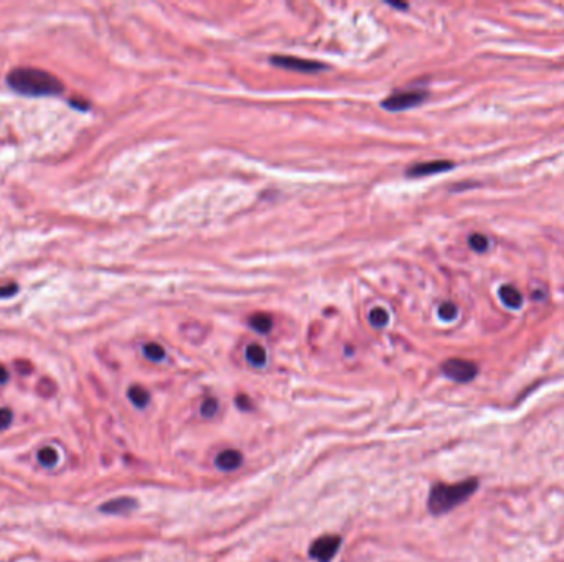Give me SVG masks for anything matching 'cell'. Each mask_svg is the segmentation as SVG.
Returning a JSON list of instances; mask_svg holds the SVG:
<instances>
[{"mask_svg": "<svg viewBox=\"0 0 564 562\" xmlns=\"http://www.w3.org/2000/svg\"><path fill=\"white\" fill-rule=\"evenodd\" d=\"M7 85L15 93L30 98L60 96L65 91L63 83L55 75L36 68H15L7 75Z\"/></svg>", "mask_w": 564, "mask_h": 562, "instance_id": "obj_1", "label": "cell"}, {"mask_svg": "<svg viewBox=\"0 0 564 562\" xmlns=\"http://www.w3.org/2000/svg\"><path fill=\"white\" fill-rule=\"evenodd\" d=\"M478 488V482L476 478L454 483V485H446V483H437L431 488L428 508L432 514H444L449 513L456 506L462 505L467 501Z\"/></svg>", "mask_w": 564, "mask_h": 562, "instance_id": "obj_2", "label": "cell"}, {"mask_svg": "<svg viewBox=\"0 0 564 562\" xmlns=\"http://www.w3.org/2000/svg\"><path fill=\"white\" fill-rule=\"evenodd\" d=\"M342 538L337 534L320 536L309 548V556L317 562H330L339 553Z\"/></svg>", "mask_w": 564, "mask_h": 562, "instance_id": "obj_3", "label": "cell"}, {"mask_svg": "<svg viewBox=\"0 0 564 562\" xmlns=\"http://www.w3.org/2000/svg\"><path fill=\"white\" fill-rule=\"evenodd\" d=\"M441 370L449 380L456 383H468L477 376L478 368L476 363L461 358H451L442 363Z\"/></svg>", "mask_w": 564, "mask_h": 562, "instance_id": "obj_4", "label": "cell"}, {"mask_svg": "<svg viewBox=\"0 0 564 562\" xmlns=\"http://www.w3.org/2000/svg\"><path fill=\"white\" fill-rule=\"evenodd\" d=\"M428 98V93L424 91H403L394 93L393 96H389L381 103V108L391 113L406 111V109L419 106L424 99Z\"/></svg>", "mask_w": 564, "mask_h": 562, "instance_id": "obj_5", "label": "cell"}, {"mask_svg": "<svg viewBox=\"0 0 564 562\" xmlns=\"http://www.w3.org/2000/svg\"><path fill=\"white\" fill-rule=\"evenodd\" d=\"M271 63L274 66L284 68V70L297 71V73H317V71L327 70V65H324V63L312 61V60H302V58H296V56L276 55L271 58Z\"/></svg>", "mask_w": 564, "mask_h": 562, "instance_id": "obj_6", "label": "cell"}, {"mask_svg": "<svg viewBox=\"0 0 564 562\" xmlns=\"http://www.w3.org/2000/svg\"><path fill=\"white\" fill-rule=\"evenodd\" d=\"M454 164L447 160H432V162H423V164L413 165L408 169V177H428L436 175V173H442L451 170Z\"/></svg>", "mask_w": 564, "mask_h": 562, "instance_id": "obj_7", "label": "cell"}, {"mask_svg": "<svg viewBox=\"0 0 564 562\" xmlns=\"http://www.w3.org/2000/svg\"><path fill=\"white\" fill-rule=\"evenodd\" d=\"M137 508V501L130 496H121L114 498V500H109L106 503H103L99 506V511L106 513V514H125L134 511Z\"/></svg>", "mask_w": 564, "mask_h": 562, "instance_id": "obj_8", "label": "cell"}, {"mask_svg": "<svg viewBox=\"0 0 564 562\" xmlns=\"http://www.w3.org/2000/svg\"><path fill=\"white\" fill-rule=\"evenodd\" d=\"M241 464H242V454L240 450L235 449L220 452L215 459V465L223 472H233L236 469H240Z\"/></svg>", "mask_w": 564, "mask_h": 562, "instance_id": "obj_9", "label": "cell"}, {"mask_svg": "<svg viewBox=\"0 0 564 562\" xmlns=\"http://www.w3.org/2000/svg\"><path fill=\"white\" fill-rule=\"evenodd\" d=\"M246 360H247V363L252 365V366H256V368L265 366V365H266V361H267L266 350L262 348L261 345H257V343L247 345V348H246Z\"/></svg>", "mask_w": 564, "mask_h": 562, "instance_id": "obj_10", "label": "cell"}, {"mask_svg": "<svg viewBox=\"0 0 564 562\" xmlns=\"http://www.w3.org/2000/svg\"><path fill=\"white\" fill-rule=\"evenodd\" d=\"M500 298L510 308H520L523 303V297L513 286H503L500 288Z\"/></svg>", "mask_w": 564, "mask_h": 562, "instance_id": "obj_11", "label": "cell"}, {"mask_svg": "<svg viewBox=\"0 0 564 562\" xmlns=\"http://www.w3.org/2000/svg\"><path fill=\"white\" fill-rule=\"evenodd\" d=\"M128 397L130 399V402H133L134 406L139 407V409L147 407V406H149V402H150V394L147 392L142 386L129 387Z\"/></svg>", "mask_w": 564, "mask_h": 562, "instance_id": "obj_12", "label": "cell"}, {"mask_svg": "<svg viewBox=\"0 0 564 562\" xmlns=\"http://www.w3.org/2000/svg\"><path fill=\"white\" fill-rule=\"evenodd\" d=\"M251 328H255L260 333H269L272 328V318L267 313H255L250 317Z\"/></svg>", "mask_w": 564, "mask_h": 562, "instance_id": "obj_13", "label": "cell"}, {"mask_svg": "<svg viewBox=\"0 0 564 562\" xmlns=\"http://www.w3.org/2000/svg\"><path fill=\"white\" fill-rule=\"evenodd\" d=\"M39 462L43 467H55L58 464V459H60V455H58V452L51 447H43L39 452Z\"/></svg>", "mask_w": 564, "mask_h": 562, "instance_id": "obj_14", "label": "cell"}, {"mask_svg": "<svg viewBox=\"0 0 564 562\" xmlns=\"http://www.w3.org/2000/svg\"><path fill=\"white\" fill-rule=\"evenodd\" d=\"M144 355L147 360L159 363V361L165 358V350H163L159 343H147L144 346Z\"/></svg>", "mask_w": 564, "mask_h": 562, "instance_id": "obj_15", "label": "cell"}, {"mask_svg": "<svg viewBox=\"0 0 564 562\" xmlns=\"http://www.w3.org/2000/svg\"><path fill=\"white\" fill-rule=\"evenodd\" d=\"M388 320H389L388 312H386V310H384V308H381V307H375V308H373L371 312H370V323H371L375 328H383V327H386Z\"/></svg>", "mask_w": 564, "mask_h": 562, "instance_id": "obj_16", "label": "cell"}, {"mask_svg": "<svg viewBox=\"0 0 564 562\" xmlns=\"http://www.w3.org/2000/svg\"><path fill=\"white\" fill-rule=\"evenodd\" d=\"M468 246L476 251V253H485L488 248V239L483 234H472L468 238Z\"/></svg>", "mask_w": 564, "mask_h": 562, "instance_id": "obj_17", "label": "cell"}, {"mask_svg": "<svg viewBox=\"0 0 564 562\" xmlns=\"http://www.w3.org/2000/svg\"><path fill=\"white\" fill-rule=\"evenodd\" d=\"M200 412H202V416L207 419L215 417L216 412H218V401H216V399H213V397L205 399L202 407H200Z\"/></svg>", "mask_w": 564, "mask_h": 562, "instance_id": "obj_18", "label": "cell"}, {"mask_svg": "<svg viewBox=\"0 0 564 562\" xmlns=\"http://www.w3.org/2000/svg\"><path fill=\"white\" fill-rule=\"evenodd\" d=\"M457 312H458V310H457V307L452 302H444L439 307V317L442 320H446V322H451V320H454L457 317Z\"/></svg>", "mask_w": 564, "mask_h": 562, "instance_id": "obj_19", "label": "cell"}, {"mask_svg": "<svg viewBox=\"0 0 564 562\" xmlns=\"http://www.w3.org/2000/svg\"><path fill=\"white\" fill-rule=\"evenodd\" d=\"M12 419H14V416H12V411H10V409H7V407L0 409V430L7 429L9 425L12 424Z\"/></svg>", "mask_w": 564, "mask_h": 562, "instance_id": "obj_20", "label": "cell"}, {"mask_svg": "<svg viewBox=\"0 0 564 562\" xmlns=\"http://www.w3.org/2000/svg\"><path fill=\"white\" fill-rule=\"evenodd\" d=\"M19 292L17 283H7V286H0V298H9L15 296Z\"/></svg>", "mask_w": 564, "mask_h": 562, "instance_id": "obj_21", "label": "cell"}, {"mask_svg": "<svg viewBox=\"0 0 564 562\" xmlns=\"http://www.w3.org/2000/svg\"><path fill=\"white\" fill-rule=\"evenodd\" d=\"M236 406H238L240 409H242V411H251L252 402H251L250 397L245 396V394H240V396L236 397Z\"/></svg>", "mask_w": 564, "mask_h": 562, "instance_id": "obj_22", "label": "cell"}, {"mask_svg": "<svg viewBox=\"0 0 564 562\" xmlns=\"http://www.w3.org/2000/svg\"><path fill=\"white\" fill-rule=\"evenodd\" d=\"M70 104H71L73 108L80 109V111H88V109H89V104H88V103H80V101H75V99H71Z\"/></svg>", "mask_w": 564, "mask_h": 562, "instance_id": "obj_23", "label": "cell"}, {"mask_svg": "<svg viewBox=\"0 0 564 562\" xmlns=\"http://www.w3.org/2000/svg\"><path fill=\"white\" fill-rule=\"evenodd\" d=\"M9 380V373L4 366H0V383H5Z\"/></svg>", "mask_w": 564, "mask_h": 562, "instance_id": "obj_24", "label": "cell"}, {"mask_svg": "<svg viewBox=\"0 0 564 562\" xmlns=\"http://www.w3.org/2000/svg\"><path fill=\"white\" fill-rule=\"evenodd\" d=\"M389 5H391V7H394V9H403V10L408 9V4H404V2H389Z\"/></svg>", "mask_w": 564, "mask_h": 562, "instance_id": "obj_25", "label": "cell"}]
</instances>
